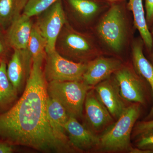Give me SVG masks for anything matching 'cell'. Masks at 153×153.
<instances>
[{
  "label": "cell",
  "instance_id": "cell-6",
  "mask_svg": "<svg viewBox=\"0 0 153 153\" xmlns=\"http://www.w3.org/2000/svg\"><path fill=\"white\" fill-rule=\"evenodd\" d=\"M114 74L119 86L121 95L125 100L142 105L146 104L148 87L150 86L134 68L121 66Z\"/></svg>",
  "mask_w": 153,
  "mask_h": 153
},
{
  "label": "cell",
  "instance_id": "cell-12",
  "mask_svg": "<svg viewBox=\"0 0 153 153\" xmlns=\"http://www.w3.org/2000/svg\"><path fill=\"white\" fill-rule=\"evenodd\" d=\"M33 59L28 48L14 49L13 54L7 68V74L16 91L20 89L26 78L30 75Z\"/></svg>",
  "mask_w": 153,
  "mask_h": 153
},
{
  "label": "cell",
  "instance_id": "cell-22",
  "mask_svg": "<svg viewBox=\"0 0 153 153\" xmlns=\"http://www.w3.org/2000/svg\"><path fill=\"white\" fill-rule=\"evenodd\" d=\"M58 0H28L23 14L32 18L39 16Z\"/></svg>",
  "mask_w": 153,
  "mask_h": 153
},
{
  "label": "cell",
  "instance_id": "cell-4",
  "mask_svg": "<svg viewBox=\"0 0 153 153\" xmlns=\"http://www.w3.org/2000/svg\"><path fill=\"white\" fill-rule=\"evenodd\" d=\"M100 37L115 52L122 49L125 42L126 22L121 8L113 5L100 20L97 28Z\"/></svg>",
  "mask_w": 153,
  "mask_h": 153
},
{
  "label": "cell",
  "instance_id": "cell-5",
  "mask_svg": "<svg viewBox=\"0 0 153 153\" xmlns=\"http://www.w3.org/2000/svg\"><path fill=\"white\" fill-rule=\"evenodd\" d=\"M44 74L48 82L82 81L87 63H76L61 56L55 50L46 54Z\"/></svg>",
  "mask_w": 153,
  "mask_h": 153
},
{
  "label": "cell",
  "instance_id": "cell-17",
  "mask_svg": "<svg viewBox=\"0 0 153 153\" xmlns=\"http://www.w3.org/2000/svg\"><path fill=\"white\" fill-rule=\"evenodd\" d=\"M62 42L63 47L66 52L76 57L88 55L91 50V44L88 39L72 30L68 31L63 36Z\"/></svg>",
  "mask_w": 153,
  "mask_h": 153
},
{
  "label": "cell",
  "instance_id": "cell-20",
  "mask_svg": "<svg viewBox=\"0 0 153 153\" xmlns=\"http://www.w3.org/2000/svg\"><path fill=\"white\" fill-rule=\"evenodd\" d=\"M16 93L8 77L6 64L1 61L0 63V106L13 100Z\"/></svg>",
  "mask_w": 153,
  "mask_h": 153
},
{
  "label": "cell",
  "instance_id": "cell-18",
  "mask_svg": "<svg viewBox=\"0 0 153 153\" xmlns=\"http://www.w3.org/2000/svg\"><path fill=\"white\" fill-rule=\"evenodd\" d=\"M28 0H0V27H9L20 16Z\"/></svg>",
  "mask_w": 153,
  "mask_h": 153
},
{
  "label": "cell",
  "instance_id": "cell-9",
  "mask_svg": "<svg viewBox=\"0 0 153 153\" xmlns=\"http://www.w3.org/2000/svg\"><path fill=\"white\" fill-rule=\"evenodd\" d=\"M93 88L113 118L117 120L127 106L121 95L119 86L114 76H111L102 81Z\"/></svg>",
  "mask_w": 153,
  "mask_h": 153
},
{
  "label": "cell",
  "instance_id": "cell-26",
  "mask_svg": "<svg viewBox=\"0 0 153 153\" xmlns=\"http://www.w3.org/2000/svg\"><path fill=\"white\" fill-rule=\"evenodd\" d=\"M13 152V147L9 143L0 142V153H11Z\"/></svg>",
  "mask_w": 153,
  "mask_h": 153
},
{
  "label": "cell",
  "instance_id": "cell-15",
  "mask_svg": "<svg viewBox=\"0 0 153 153\" xmlns=\"http://www.w3.org/2000/svg\"><path fill=\"white\" fill-rule=\"evenodd\" d=\"M47 111L48 120L55 136L62 141L70 144L65 128L69 117L63 105L48 95Z\"/></svg>",
  "mask_w": 153,
  "mask_h": 153
},
{
  "label": "cell",
  "instance_id": "cell-8",
  "mask_svg": "<svg viewBox=\"0 0 153 153\" xmlns=\"http://www.w3.org/2000/svg\"><path fill=\"white\" fill-rule=\"evenodd\" d=\"M84 105L89 128L94 133L103 132L114 123L112 116L99 98L93 88L88 91Z\"/></svg>",
  "mask_w": 153,
  "mask_h": 153
},
{
  "label": "cell",
  "instance_id": "cell-23",
  "mask_svg": "<svg viewBox=\"0 0 153 153\" xmlns=\"http://www.w3.org/2000/svg\"><path fill=\"white\" fill-rule=\"evenodd\" d=\"M137 137L136 147L153 153V129L143 132Z\"/></svg>",
  "mask_w": 153,
  "mask_h": 153
},
{
  "label": "cell",
  "instance_id": "cell-19",
  "mask_svg": "<svg viewBox=\"0 0 153 153\" xmlns=\"http://www.w3.org/2000/svg\"><path fill=\"white\" fill-rule=\"evenodd\" d=\"M47 41L36 25H33L28 44V49L33 61L44 60L46 57Z\"/></svg>",
  "mask_w": 153,
  "mask_h": 153
},
{
  "label": "cell",
  "instance_id": "cell-10",
  "mask_svg": "<svg viewBox=\"0 0 153 153\" xmlns=\"http://www.w3.org/2000/svg\"><path fill=\"white\" fill-rule=\"evenodd\" d=\"M65 128L69 143L74 149L85 152L97 149L98 136L79 123L76 118L69 117Z\"/></svg>",
  "mask_w": 153,
  "mask_h": 153
},
{
  "label": "cell",
  "instance_id": "cell-29",
  "mask_svg": "<svg viewBox=\"0 0 153 153\" xmlns=\"http://www.w3.org/2000/svg\"><path fill=\"white\" fill-rule=\"evenodd\" d=\"M107 1H109L114 2L116 1H119V0H107Z\"/></svg>",
  "mask_w": 153,
  "mask_h": 153
},
{
  "label": "cell",
  "instance_id": "cell-16",
  "mask_svg": "<svg viewBox=\"0 0 153 153\" xmlns=\"http://www.w3.org/2000/svg\"><path fill=\"white\" fill-rule=\"evenodd\" d=\"M129 6L133 15L134 25L139 32L142 40L149 52L152 50V38L148 27L143 0H129Z\"/></svg>",
  "mask_w": 153,
  "mask_h": 153
},
{
  "label": "cell",
  "instance_id": "cell-25",
  "mask_svg": "<svg viewBox=\"0 0 153 153\" xmlns=\"http://www.w3.org/2000/svg\"><path fill=\"white\" fill-rule=\"evenodd\" d=\"M146 20L149 28L153 25V0H145Z\"/></svg>",
  "mask_w": 153,
  "mask_h": 153
},
{
  "label": "cell",
  "instance_id": "cell-11",
  "mask_svg": "<svg viewBox=\"0 0 153 153\" xmlns=\"http://www.w3.org/2000/svg\"><path fill=\"white\" fill-rule=\"evenodd\" d=\"M122 66L118 59L100 57L87 63L82 81L93 88L100 82L109 78Z\"/></svg>",
  "mask_w": 153,
  "mask_h": 153
},
{
  "label": "cell",
  "instance_id": "cell-7",
  "mask_svg": "<svg viewBox=\"0 0 153 153\" xmlns=\"http://www.w3.org/2000/svg\"><path fill=\"white\" fill-rule=\"evenodd\" d=\"M41 15L36 25L47 41V53L56 50L57 39L66 23L61 0L57 1Z\"/></svg>",
  "mask_w": 153,
  "mask_h": 153
},
{
  "label": "cell",
  "instance_id": "cell-21",
  "mask_svg": "<svg viewBox=\"0 0 153 153\" xmlns=\"http://www.w3.org/2000/svg\"><path fill=\"white\" fill-rule=\"evenodd\" d=\"M68 2L76 13L84 19L92 18L98 12V4L91 0H68Z\"/></svg>",
  "mask_w": 153,
  "mask_h": 153
},
{
  "label": "cell",
  "instance_id": "cell-28",
  "mask_svg": "<svg viewBox=\"0 0 153 153\" xmlns=\"http://www.w3.org/2000/svg\"><path fill=\"white\" fill-rule=\"evenodd\" d=\"M4 50V47L1 42L0 41V54H1Z\"/></svg>",
  "mask_w": 153,
  "mask_h": 153
},
{
  "label": "cell",
  "instance_id": "cell-3",
  "mask_svg": "<svg viewBox=\"0 0 153 153\" xmlns=\"http://www.w3.org/2000/svg\"><path fill=\"white\" fill-rule=\"evenodd\" d=\"M92 88L82 81H52L47 86L48 95L63 105L69 117L76 119L82 117L86 94Z\"/></svg>",
  "mask_w": 153,
  "mask_h": 153
},
{
  "label": "cell",
  "instance_id": "cell-1",
  "mask_svg": "<svg viewBox=\"0 0 153 153\" xmlns=\"http://www.w3.org/2000/svg\"><path fill=\"white\" fill-rule=\"evenodd\" d=\"M43 60L33 61L23 95L11 109L0 114V139L44 153L74 152L71 145L55 136L48 120Z\"/></svg>",
  "mask_w": 153,
  "mask_h": 153
},
{
  "label": "cell",
  "instance_id": "cell-27",
  "mask_svg": "<svg viewBox=\"0 0 153 153\" xmlns=\"http://www.w3.org/2000/svg\"><path fill=\"white\" fill-rule=\"evenodd\" d=\"M151 33L152 34V50H151L150 52L151 54V63L153 65V25L152 26V30H151Z\"/></svg>",
  "mask_w": 153,
  "mask_h": 153
},
{
  "label": "cell",
  "instance_id": "cell-13",
  "mask_svg": "<svg viewBox=\"0 0 153 153\" xmlns=\"http://www.w3.org/2000/svg\"><path fill=\"white\" fill-rule=\"evenodd\" d=\"M144 45L142 39L134 41L132 46V56L135 70L146 81L152 90V104L150 111L145 120H148L153 119V65L144 54Z\"/></svg>",
  "mask_w": 153,
  "mask_h": 153
},
{
  "label": "cell",
  "instance_id": "cell-2",
  "mask_svg": "<svg viewBox=\"0 0 153 153\" xmlns=\"http://www.w3.org/2000/svg\"><path fill=\"white\" fill-rule=\"evenodd\" d=\"M141 105L133 103L127 106L117 121L99 136L97 149L104 152H128L131 147V135L141 112Z\"/></svg>",
  "mask_w": 153,
  "mask_h": 153
},
{
  "label": "cell",
  "instance_id": "cell-24",
  "mask_svg": "<svg viewBox=\"0 0 153 153\" xmlns=\"http://www.w3.org/2000/svg\"><path fill=\"white\" fill-rule=\"evenodd\" d=\"M153 129V119L150 120L141 121L136 124L134 127L133 134L137 137L143 132Z\"/></svg>",
  "mask_w": 153,
  "mask_h": 153
},
{
  "label": "cell",
  "instance_id": "cell-14",
  "mask_svg": "<svg viewBox=\"0 0 153 153\" xmlns=\"http://www.w3.org/2000/svg\"><path fill=\"white\" fill-rule=\"evenodd\" d=\"M31 18L22 14L9 27L7 38L9 44L14 49H27L34 25Z\"/></svg>",
  "mask_w": 153,
  "mask_h": 153
}]
</instances>
